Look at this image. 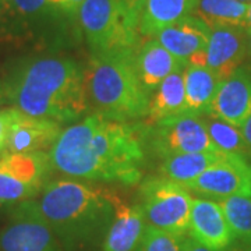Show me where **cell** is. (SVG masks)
<instances>
[{"instance_id":"6da1fadb","label":"cell","mask_w":251,"mask_h":251,"mask_svg":"<svg viewBox=\"0 0 251 251\" xmlns=\"http://www.w3.org/2000/svg\"><path fill=\"white\" fill-rule=\"evenodd\" d=\"M49 158L54 171L66 176L135 184L141 179L144 130L94 113L63 130Z\"/></svg>"},{"instance_id":"7a4b0ae2","label":"cell","mask_w":251,"mask_h":251,"mask_svg":"<svg viewBox=\"0 0 251 251\" xmlns=\"http://www.w3.org/2000/svg\"><path fill=\"white\" fill-rule=\"evenodd\" d=\"M3 87L13 108L59 125L77 120L90 106L85 72L70 57H23L11 66Z\"/></svg>"},{"instance_id":"3957f363","label":"cell","mask_w":251,"mask_h":251,"mask_svg":"<svg viewBox=\"0 0 251 251\" xmlns=\"http://www.w3.org/2000/svg\"><path fill=\"white\" fill-rule=\"evenodd\" d=\"M119 201L109 190L56 180L44 187L35 206L64 251H84L103 244Z\"/></svg>"},{"instance_id":"277c9868","label":"cell","mask_w":251,"mask_h":251,"mask_svg":"<svg viewBox=\"0 0 251 251\" xmlns=\"http://www.w3.org/2000/svg\"><path fill=\"white\" fill-rule=\"evenodd\" d=\"M137 49L92 53L85 80L88 100L97 113L120 122L148 115L151 95L135 69Z\"/></svg>"},{"instance_id":"5b68a950","label":"cell","mask_w":251,"mask_h":251,"mask_svg":"<svg viewBox=\"0 0 251 251\" xmlns=\"http://www.w3.org/2000/svg\"><path fill=\"white\" fill-rule=\"evenodd\" d=\"M77 16L92 53L140 46L138 29L130 24L120 0H84Z\"/></svg>"},{"instance_id":"8992f818","label":"cell","mask_w":251,"mask_h":251,"mask_svg":"<svg viewBox=\"0 0 251 251\" xmlns=\"http://www.w3.org/2000/svg\"><path fill=\"white\" fill-rule=\"evenodd\" d=\"M141 197L147 225L180 237L187 236L194 200L187 188L161 177L147 181Z\"/></svg>"},{"instance_id":"52a82bcc","label":"cell","mask_w":251,"mask_h":251,"mask_svg":"<svg viewBox=\"0 0 251 251\" xmlns=\"http://www.w3.org/2000/svg\"><path fill=\"white\" fill-rule=\"evenodd\" d=\"M60 11L48 0H0V41L23 45L44 39Z\"/></svg>"},{"instance_id":"ba28073f","label":"cell","mask_w":251,"mask_h":251,"mask_svg":"<svg viewBox=\"0 0 251 251\" xmlns=\"http://www.w3.org/2000/svg\"><path fill=\"white\" fill-rule=\"evenodd\" d=\"M152 150L162 158L194 152H221L211 141L202 119L197 115H179L165 119L151 130Z\"/></svg>"},{"instance_id":"9c48e42d","label":"cell","mask_w":251,"mask_h":251,"mask_svg":"<svg viewBox=\"0 0 251 251\" xmlns=\"http://www.w3.org/2000/svg\"><path fill=\"white\" fill-rule=\"evenodd\" d=\"M183 187L206 200L224 201L230 197H251V165L243 156L225 155Z\"/></svg>"},{"instance_id":"30bf717a","label":"cell","mask_w":251,"mask_h":251,"mask_svg":"<svg viewBox=\"0 0 251 251\" xmlns=\"http://www.w3.org/2000/svg\"><path fill=\"white\" fill-rule=\"evenodd\" d=\"M0 251H64L57 237L39 215L35 201L14 209L11 221L0 230Z\"/></svg>"},{"instance_id":"8fae6325","label":"cell","mask_w":251,"mask_h":251,"mask_svg":"<svg viewBox=\"0 0 251 251\" xmlns=\"http://www.w3.org/2000/svg\"><path fill=\"white\" fill-rule=\"evenodd\" d=\"M247 56V31L244 27H211L206 49L188 63L204 66L222 80L230 77Z\"/></svg>"},{"instance_id":"7c38bea8","label":"cell","mask_w":251,"mask_h":251,"mask_svg":"<svg viewBox=\"0 0 251 251\" xmlns=\"http://www.w3.org/2000/svg\"><path fill=\"white\" fill-rule=\"evenodd\" d=\"M6 153L41 152L50 150L62 134L59 123L48 119L28 116L16 108H10Z\"/></svg>"},{"instance_id":"4fadbf2b","label":"cell","mask_w":251,"mask_h":251,"mask_svg":"<svg viewBox=\"0 0 251 251\" xmlns=\"http://www.w3.org/2000/svg\"><path fill=\"white\" fill-rule=\"evenodd\" d=\"M188 233L211 251H225L234 240L221 204L206 198L193 200Z\"/></svg>"},{"instance_id":"5bb4252c","label":"cell","mask_w":251,"mask_h":251,"mask_svg":"<svg viewBox=\"0 0 251 251\" xmlns=\"http://www.w3.org/2000/svg\"><path fill=\"white\" fill-rule=\"evenodd\" d=\"M208 115L242 128L251 117V73L247 69L239 67L221 82Z\"/></svg>"},{"instance_id":"9a60e30c","label":"cell","mask_w":251,"mask_h":251,"mask_svg":"<svg viewBox=\"0 0 251 251\" xmlns=\"http://www.w3.org/2000/svg\"><path fill=\"white\" fill-rule=\"evenodd\" d=\"M211 28L201 18L188 16L153 36L165 49L181 62L188 63L206 49Z\"/></svg>"},{"instance_id":"2e32d148","label":"cell","mask_w":251,"mask_h":251,"mask_svg":"<svg viewBox=\"0 0 251 251\" xmlns=\"http://www.w3.org/2000/svg\"><path fill=\"white\" fill-rule=\"evenodd\" d=\"M187 63L181 62L176 56L165 49L155 39L150 38L138 46L135 53V69L144 88L151 95L166 77L183 70Z\"/></svg>"},{"instance_id":"e0dca14e","label":"cell","mask_w":251,"mask_h":251,"mask_svg":"<svg viewBox=\"0 0 251 251\" xmlns=\"http://www.w3.org/2000/svg\"><path fill=\"white\" fill-rule=\"evenodd\" d=\"M145 227L143 206L126 205L120 200L102 244V251H137Z\"/></svg>"},{"instance_id":"ac0fdd59","label":"cell","mask_w":251,"mask_h":251,"mask_svg":"<svg viewBox=\"0 0 251 251\" xmlns=\"http://www.w3.org/2000/svg\"><path fill=\"white\" fill-rule=\"evenodd\" d=\"M184 91H186V113L206 115L209 113L222 78L204 66L191 64L183 70Z\"/></svg>"},{"instance_id":"d6986e66","label":"cell","mask_w":251,"mask_h":251,"mask_svg":"<svg viewBox=\"0 0 251 251\" xmlns=\"http://www.w3.org/2000/svg\"><path fill=\"white\" fill-rule=\"evenodd\" d=\"M198 0H147L138 24L140 36L153 38L162 29L194 13Z\"/></svg>"},{"instance_id":"ffe728a7","label":"cell","mask_w":251,"mask_h":251,"mask_svg":"<svg viewBox=\"0 0 251 251\" xmlns=\"http://www.w3.org/2000/svg\"><path fill=\"white\" fill-rule=\"evenodd\" d=\"M183 70L166 77L155 90L150 99V110L147 115L150 123L155 125L165 119L186 113V91Z\"/></svg>"},{"instance_id":"44dd1931","label":"cell","mask_w":251,"mask_h":251,"mask_svg":"<svg viewBox=\"0 0 251 251\" xmlns=\"http://www.w3.org/2000/svg\"><path fill=\"white\" fill-rule=\"evenodd\" d=\"M222 152H194L171 155L163 158L159 173L162 179L171 180L179 184H187L201 176L214 163L222 159Z\"/></svg>"},{"instance_id":"7402d4cb","label":"cell","mask_w":251,"mask_h":251,"mask_svg":"<svg viewBox=\"0 0 251 251\" xmlns=\"http://www.w3.org/2000/svg\"><path fill=\"white\" fill-rule=\"evenodd\" d=\"M249 4L239 0H198L193 16L201 18L208 27H244Z\"/></svg>"},{"instance_id":"603a6c76","label":"cell","mask_w":251,"mask_h":251,"mask_svg":"<svg viewBox=\"0 0 251 251\" xmlns=\"http://www.w3.org/2000/svg\"><path fill=\"white\" fill-rule=\"evenodd\" d=\"M201 119L205 125L211 141L218 148V151L226 155H237L243 158L251 155L250 147L243 135L242 128L229 125L212 115H208Z\"/></svg>"},{"instance_id":"cb8c5ba5","label":"cell","mask_w":251,"mask_h":251,"mask_svg":"<svg viewBox=\"0 0 251 251\" xmlns=\"http://www.w3.org/2000/svg\"><path fill=\"white\" fill-rule=\"evenodd\" d=\"M219 204L234 239L251 246V197H230Z\"/></svg>"},{"instance_id":"d4e9b609","label":"cell","mask_w":251,"mask_h":251,"mask_svg":"<svg viewBox=\"0 0 251 251\" xmlns=\"http://www.w3.org/2000/svg\"><path fill=\"white\" fill-rule=\"evenodd\" d=\"M41 191L42 188L25 183L0 169V205L31 201Z\"/></svg>"},{"instance_id":"484cf974","label":"cell","mask_w":251,"mask_h":251,"mask_svg":"<svg viewBox=\"0 0 251 251\" xmlns=\"http://www.w3.org/2000/svg\"><path fill=\"white\" fill-rule=\"evenodd\" d=\"M184 237H180L147 225L137 251H181V244Z\"/></svg>"},{"instance_id":"4316f807","label":"cell","mask_w":251,"mask_h":251,"mask_svg":"<svg viewBox=\"0 0 251 251\" xmlns=\"http://www.w3.org/2000/svg\"><path fill=\"white\" fill-rule=\"evenodd\" d=\"M122 6L126 11V16L128 18L130 24L138 29V24H140V18L143 14V10L145 7L147 0H120Z\"/></svg>"},{"instance_id":"83f0119b","label":"cell","mask_w":251,"mask_h":251,"mask_svg":"<svg viewBox=\"0 0 251 251\" xmlns=\"http://www.w3.org/2000/svg\"><path fill=\"white\" fill-rule=\"evenodd\" d=\"M10 117H11L10 108L0 109V156H3L6 153V141H7Z\"/></svg>"},{"instance_id":"f1b7e54d","label":"cell","mask_w":251,"mask_h":251,"mask_svg":"<svg viewBox=\"0 0 251 251\" xmlns=\"http://www.w3.org/2000/svg\"><path fill=\"white\" fill-rule=\"evenodd\" d=\"M181 251H211L209 249L204 247L202 244H200L198 242H196L193 237H188L186 236L183 239V244H181Z\"/></svg>"},{"instance_id":"f546056e","label":"cell","mask_w":251,"mask_h":251,"mask_svg":"<svg viewBox=\"0 0 251 251\" xmlns=\"http://www.w3.org/2000/svg\"><path fill=\"white\" fill-rule=\"evenodd\" d=\"M84 0H67V14H75Z\"/></svg>"},{"instance_id":"4dcf8cb0","label":"cell","mask_w":251,"mask_h":251,"mask_svg":"<svg viewBox=\"0 0 251 251\" xmlns=\"http://www.w3.org/2000/svg\"><path fill=\"white\" fill-rule=\"evenodd\" d=\"M242 133L244 135V138H246V141L249 144V147H250V151H251V117L243 125L242 127Z\"/></svg>"},{"instance_id":"1f68e13d","label":"cell","mask_w":251,"mask_h":251,"mask_svg":"<svg viewBox=\"0 0 251 251\" xmlns=\"http://www.w3.org/2000/svg\"><path fill=\"white\" fill-rule=\"evenodd\" d=\"M244 28H246V29H251V3L249 4V9H247V14H246V23H244Z\"/></svg>"},{"instance_id":"d6a6232c","label":"cell","mask_w":251,"mask_h":251,"mask_svg":"<svg viewBox=\"0 0 251 251\" xmlns=\"http://www.w3.org/2000/svg\"><path fill=\"white\" fill-rule=\"evenodd\" d=\"M247 31V54L251 56V29H246Z\"/></svg>"},{"instance_id":"836d02e7","label":"cell","mask_w":251,"mask_h":251,"mask_svg":"<svg viewBox=\"0 0 251 251\" xmlns=\"http://www.w3.org/2000/svg\"><path fill=\"white\" fill-rule=\"evenodd\" d=\"M4 100V87H3V81L0 80V102Z\"/></svg>"},{"instance_id":"e575fe53","label":"cell","mask_w":251,"mask_h":251,"mask_svg":"<svg viewBox=\"0 0 251 251\" xmlns=\"http://www.w3.org/2000/svg\"><path fill=\"white\" fill-rule=\"evenodd\" d=\"M230 251H251V246H246V247H237V249H233Z\"/></svg>"},{"instance_id":"d590c367","label":"cell","mask_w":251,"mask_h":251,"mask_svg":"<svg viewBox=\"0 0 251 251\" xmlns=\"http://www.w3.org/2000/svg\"><path fill=\"white\" fill-rule=\"evenodd\" d=\"M239 1H243V3H244V1H251V0H239Z\"/></svg>"}]
</instances>
